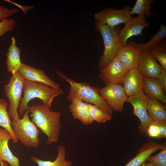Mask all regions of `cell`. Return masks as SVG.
<instances>
[{
	"mask_svg": "<svg viewBox=\"0 0 166 166\" xmlns=\"http://www.w3.org/2000/svg\"><path fill=\"white\" fill-rule=\"evenodd\" d=\"M139 166H157L150 162L145 161L142 163Z\"/></svg>",
	"mask_w": 166,
	"mask_h": 166,
	"instance_id": "33",
	"label": "cell"
},
{
	"mask_svg": "<svg viewBox=\"0 0 166 166\" xmlns=\"http://www.w3.org/2000/svg\"><path fill=\"white\" fill-rule=\"evenodd\" d=\"M148 98L142 91L128 97L126 101L132 105L133 113L139 119L140 123L138 125V131L143 134H147V129L152 121L147 112Z\"/></svg>",
	"mask_w": 166,
	"mask_h": 166,
	"instance_id": "7",
	"label": "cell"
},
{
	"mask_svg": "<svg viewBox=\"0 0 166 166\" xmlns=\"http://www.w3.org/2000/svg\"><path fill=\"white\" fill-rule=\"evenodd\" d=\"M140 44L130 42L118 49L116 57L129 71L137 68L139 60L143 50Z\"/></svg>",
	"mask_w": 166,
	"mask_h": 166,
	"instance_id": "11",
	"label": "cell"
},
{
	"mask_svg": "<svg viewBox=\"0 0 166 166\" xmlns=\"http://www.w3.org/2000/svg\"><path fill=\"white\" fill-rule=\"evenodd\" d=\"M163 146L161 151L157 154L150 156L147 160L150 162L157 166H166V143H163Z\"/></svg>",
	"mask_w": 166,
	"mask_h": 166,
	"instance_id": "29",
	"label": "cell"
},
{
	"mask_svg": "<svg viewBox=\"0 0 166 166\" xmlns=\"http://www.w3.org/2000/svg\"><path fill=\"white\" fill-rule=\"evenodd\" d=\"M51 107L43 104L32 105L27 110L31 114L32 121L47 136V145L58 142L61 125V113L51 111Z\"/></svg>",
	"mask_w": 166,
	"mask_h": 166,
	"instance_id": "1",
	"label": "cell"
},
{
	"mask_svg": "<svg viewBox=\"0 0 166 166\" xmlns=\"http://www.w3.org/2000/svg\"><path fill=\"white\" fill-rule=\"evenodd\" d=\"M150 137L157 138H166V122L152 120L147 130Z\"/></svg>",
	"mask_w": 166,
	"mask_h": 166,
	"instance_id": "24",
	"label": "cell"
},
{
	"mask_svg": "<svg viewBox=\"0 0 166 166\" xmlns=\"http://www.w3.org/2000/svg\"><path fill=\"white\" fill-rule=\"evenodd\" d=\"M137 68L144 77L157 78L161 66L152 57L148 49H144L140 57Z\"/></svg>",
	"mask_w": 166,
	"mask_h": 166,
	"instance_id": "13",
	"label": "cell"
},
{
	"mask_svg": "<svg viewBox=\"0 0 166 166\" xmlns=\"http://www.w3.org/2000/svg\"><path fill=\"white\" fill-rule=\"evenodd\" d=\"M99 77L108 85L113 84H122L129 72L116 56L105 67L100 69Z\"/></svg>",
	"mask_w": 166,
	"mask_h": 166,
	"instance_id": "10",
	"label": "cell"
},
{
	"mask_svg": "<svg viewBox=\"0 0 166 166\" xmlns=\"http://www.w3.org/2000/svg\"><path fill=\"white\" fill-rule=\"evenodd\" d=\"M19 12L17 8L9 9L7 7L0 5V22L7 19L10 16L15 14Z\"/></svg>",
	"mask_w": 166,
	"mask_h": 166,
	"instance_id": "31",
	"label": "cell"
},
{
	"mask_svg": "<svg viewBox=\"0 0 166 166\" xmlns=\"http://www.w3.org/2000/svg\"><path fill=\"white\" fill-rule=\"evenodd\" d=\"M8 163L6 162H4L3 164H0V166H7Z\"/></svg>",
	"mask_w": 166,
	"mask_h": 166,
	"instance_id": "34",
	"label": "cell"
},
{
	"mask_svg": "<svg viewBox=\"0 0 166 166\" xmlns=\"http://www.w3.org/2000/svg\"><path fill=\"white\" fill-rule=\"evenodd\" d=\"M153 1V0H137L133 7L131 8V14H137L138 15H144L146 17H153L151 9Z\"/></svg>",
	"mask_w": 166,
	"mask_h": 166,
	"instance_id": "25",
	"label": "cell"
},
{
	"mask_svg": "<svg viewBox=\"0 0 166 166\" xmlns=\"http://www.w3.org/2000/svg\"><path fill=\"white\" fill-rule=\"evenodd\" d=\"M150 24L144 15H138L132 17L124 24L123 28L118 33V38L122 46L127 44V41L132 36L142 35L143 29L150 26Z\"/></svg>",
	"mask_w": 166,
	"mask_h": 166,
	"instance_id": "12",
	"label": "cell"
},
{
	"mask_svg": "<svg viewBox=\"0 0 166 166\" xmlns=\"http://www.w3.org/2000/svg\"><path fill=\"white\" fill-rule=\"evenodd\" d=\"M25 79L19 71L10 77L9 83L4 86V91L7 97L9 104L8 111L12 122L17 123L19 121L18 110L22 99Z\"/></svg>",
	"mask_w": 166,
	"mask_h": 166,
	"instance_id": "6",
	"label": "cell"
},
{
	"mask_svg": "<svg viewBox=\"0 0 166 166\" xmlns=\"http://www.w3.org/2000/svg\"><path fill=\"white\" fill-rule=\"evenodd\" d=\"M160 26L159 30L155 34L152 35L150 40L147 42L140 44L143 49H148L158 43L162 39L165 38L166 36V26L160 23Z\"/></svg>",
	"mask_w": 166,
	"mask_h": 166,
	"instance_id": "28",
	"label": "cell"
},
{
	"mask_svg": "<svg viewBox=\"0 0 166 166\" xmlns=\"http://www.w3.org/2000/svg\"><path fill=\"white\" fill-rule=\"evenodd\" d=\"M12 139L10 133L0 127V164L6 162L10 166H20L19 159L14 155L8 146L9 141Z\"/></svg>",
	"mask_w": 166,
	"mask_h": 166,
	"instance_id": "17",
	"label": "cell"
},
{
	"mask_svg": "<svg viewBox=\"0 0 166 166\" xmlns=\"http://www.w3.org/2000/svg\"><path fill=\"white\" fill-rule=\"evenodd\" d=\"M20 48L16 45L14 38L12 37L6 54V61L8 71L12 74L19 71L23 64L20 59Z\"/></svg>",
	"mask_w": 166,
	"mask_h": 166,
	"instance_id": "20",
	"label": "cell"
},
{
	"mask_svg": "<svg viewBox=\"0 0 166 166\" xmlns=\"http://www.w3.org/2000/svg\"><path fill=\"white\" fill-rule=\"evenodd\" d=\"M132 7L126 6L120 10L106 7L94 14L96 22L113 27L121 23H125L132 17L130 11Z\"/></svg>",
	"mask_w": 166,
	"mask_h": 166,
	"instance_id": "8",
	"label": "cell"
},
{
	"mask_svg": "<svg viewBox=\"0 0 166 166\" xmlns=\"http://www.w3.org/2000/svg\"><path fill=\"white\" fill-rule=\"evenodd\" d=\"M67 98L71 102L69 109L75 119H77L85 125L92 124L93 121L88 110L87 104L79 98L69 93Z\"/></svg>",
	"mask_w": 166,
	"mask_h": 166,
	"instance_id": "14",
	"label": "cell"
},
{
	"mask_svg": "<svg viewBox=\"0 0 166 166\" xmlns=\"http://www.w3.org/2000/svg\"><path fill=\"white\" fill-rule=\"evenodd\" d=\"M8 103L3 98L0 99V126L8 131L11 135L14 144L18 140L15 136L11 126L12 120L10 119L7 109Z\"/></svg>",
	"mask_w": 166,
	"mask_h": 166,
	"instance_id": "23",
	"label": "cell"
},
{
	"mask_svg": "<svg viewBox=\"0 0 166 166\" xmlns=\"http://www.w3.org/2000/svg\"><path fill=\"white\" fill-rule=\"evenodd\" d=\"M148 116L152 121L166 122V107L158 100L148 98L147 105Z\"/></svg>",
	"mask_w": 166,
	"mask_h": 166,
	"instance_id": "21",
	"label": "cell"
},
{
	"mask_svg": "<svg viewBox=\"0 0 166 166\" xmlns=\"http://www.w3.org/2000/svg\"><path fill=\"white\" fill-rule=\"evenodd\" d=\"M16 23L13 18L7 19L0 22V37L7 32L12 31L14 29Z\"/></svg>",
	"mask_w": 166,
	"mask_h": 166,
	"instance_id": "30",
	"label": "cell"
},
{
	"mask_svg": "<svg viewBox=\"0 0 166 166\" xmlns=\"http://www.w3.org/2000/svg\"><path fill=\"white\" fill-rule=\"evenodd\" d=\"M19 72L25 79L43 84L53 88H60L59 84L47 76L42 70L23 63Z\"/></svg>",
	"mask_w": 166,
	"mask_h": 166,
	"instance_id": "15",
	"label": "cell"
},
{
	"mask_svg": "<svg viewBox=\"0 0 166 166\" xmlns=\"http://www.w3.org/2000/svg\"><path fill=\"white\" fill-rule=\"evenodd\" d=\"M43 84L25 79L23 86V96L21 100L18 113L23 115L29 106L30 101L38 98L42 101V104L51 107L54 99L64 93L61 89H55Z\"/></svg>",
	"mask_w": 166,
	"mask_h": 166,
	"instance_id": "2",
	"label": "cell"
},
{
	"mask_svg": "<svg viewBox=\"0 0 166 166\" xmlns=\"http://www.w3.org/2000/svg\"><path fill=\"white\" fill-rule=\"evenodd\" d=\"M122 85L128 96L143 91L144 77L137 68L129 70L123 81Z\"/></svg>",
	"mask_w": 166,
	"mask_h": 166,
	"instance_id": "16",
	"label": "cell"
},
{
	"mask_svg": "<svg viewBox=\"0 0 166 166\" xmlns=\"http://www.w3.org/2000/svg\"><path fill=\"white\" fill-rule=\"evenodd\" d=\"M99 93L113 111L119 112L123 111L124 104L128 96L122 84L106 85L100 89Z\"/></svg>",
	"mask_w": 166,
	"mask_h": 166,
	"instance_id": "9",
	"label": "cell"
},
{
	"mask_svg": "<svg viewBox=\"0 0 166 166\" xmlns=\"http://www.w3.org/2000/svg\"><path fill=\"white\" fill-rule=\"evenodd\" d=\"M87 107L89 115L94 121L100 123H104L110 121L111 116L99 108L91 103H88Z\"/></svg>",
	"mask_w": 166,
	"mask_h": 166,
	"instance_id": "26",
	"label": "cell"
},
{
	"mask_svg": "<svg viewBox=\"0 0 166 166\" xmlns=\"http://www.w3.org/2000/svg\"><path fill=\"white\" fill-rule=\"evenodd\" d=\"M8 166H10V165H9Z\"/></svg>",
	"mask_w": 166,
	"mask_h": 166,
	"instance_id": "35",
	"label": "cell"
},
{
	"mask_svg": "<svg viewBox=\"0 0 166 166\" xmlns=\"http://www.w3.org/2000/svg\"><path fill=\"white\" fill-rule=\"evenodd\" d=\"M66 149L62 145H59L57 148V155L53 161L43 160L35 156H31V158L38 166H72V163L70 160L65 159Z\"/></svg>",
	"mask_w": 166,
	"mask_h": 166,
	"instance_id": "22",
	"label": "cell"
},
{
	"mask_svg": "<svg viewBox=\"0 0 166 166\" xmlns=\"http://www.w3.org/2000/svg\"><path fill=\"white\" fill-rule=\"evenodd\" d=\"M95 28L102 37L104 50L99 59V69L103 68L116 56L119 48L122 46L118 38V33L121 29L119 25L111 27L96 22Z\"/></svg>",
	"mask_w": 166,
	"mask_h": 166,
	"instance_id": "4",
	"label": "cell"
},
{
	"mask_svg": "<svg viewBox=\"0 0 166 166\" xmlns=\"http://www.w3.org/2000/svg\"><path fill=\"white\" fill-rule=\"evenodd\" d=\"M143 92L148 98L156 99L166 105V97L157 78L144 77Z\"/></svg>",
	"mask_w": 166,
	"mask_h": 166,
	"instance_id": "19",
	"label": "cell"
},
{
	"mask_svg": "<svg viewBox=\"0 0 166 166\" xmlns=\"http://www.w3.org/2000/svg\"><path fill=\"white\" fill-rule=\"evenodd\" d=\"M148 49L152 57L159 62L161 68L166 70V48L162 43L159 42Z\"/></svg>",
	"mask_w": 166,
	"mask_h": 166,
	"instance_id": "27",
	"label": "cell"
},
{
	"mask_svg": "<svg viewBox=\"0 0 166 166\" xmlns=\"http://www.w3.org/2000/svg\"><path fill=\"white\" fill-rule=\"evenodd\" d=\"M163 144L148 141L145 142L138 149L136 155L124 166H139L147 161L148 157L153 153L160 150Z\"/></svg>",
	"mask_w": 166,
	"mask_h": 166,
	"instance_id": "18",
	"label": "cell"
},
{
	"mask_svg": "<svg viewBox=\"0 0 166 166\" xmlns=\"http://www.w3.org/2000/svg\"><path fill=\"white\" fill-rule=\"evenodd\" d=\"M162 86L164 93L166 92V70L161 68L160 73L157 78Z\"/></svg>",
	"mask_w": 166,
	"mask_h": 166,
	"instance_id": "32",
	"label": "cell"
},
{
	"mask_svg": "<svg viewBox=\"0 0 166 166\" xmlns=\"http://www.w3.org/2000/svg\"><path fill=\"white\" fill-rule=\"evenodd\" d=\"M27 110L18 122H11V126L15 137L22 144L29 148H36L39 145L38 136L40 131L29 118Z\"/></svg>",
	"mask_w": 166,
	"mask_h": 166,
	"instance_id": "5",
	"label": "cell"
},
{
	"mask_svg": "<svg viewBox=\"0 0 166 166\" xmlns=\"http://www.w3.org/2000/svg\"><path fill=\"white\" fill-rule=\"evenodd\" d=\"M58 75L70 85L69 93L79 98L86 103L95 105L112 116L113 109L99 93L100 89L93 86L84 82H77L73 80L68 78L64 73L56 71Z\"/></svg>",
	"mask_w": 166,
	"mask_h": 166,
	"instance_id": "3",
	"label": "cell"
}]
</instances>
